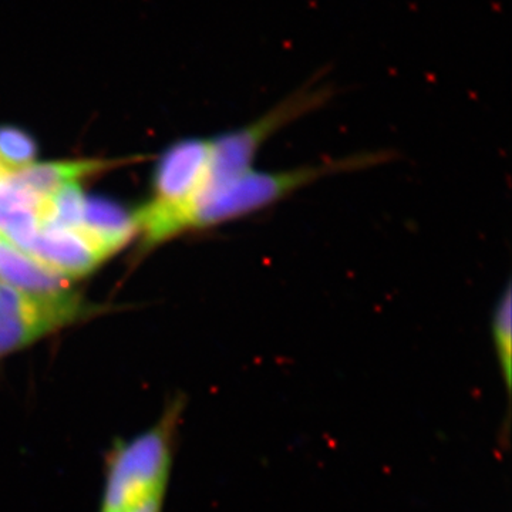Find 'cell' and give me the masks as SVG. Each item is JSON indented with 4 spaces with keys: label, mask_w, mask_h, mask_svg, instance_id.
Wrapping results in <instances>:
<instances>
[{
    "label": "cell",
    "mask_w": 512,
    "mask_h": 512,
    "mask_svg": "<svg viewBox=\"0 0 512 512\" xmlns=\"http://www.w3.org/2000/svg\"><path fill=\"white\" fill-rule=\"evenodd\" d=\"M512 293L511 285L505 286L501 298L495 303L493 318H491V332L495 355L500 365L501 376H503L505 389L511 392L512 382Z\"/></svg>",
    "instance_id": "9"
},
{
    "label": "cell",
    "mask_w": 512,
    "mask_h": 512,
    "mask_svg": "<svg viewBox=\"0 0 512 512\" xmlns=\"http://www.w3.org/2000/svg\"><path fill=\"white\" fill-rule=\"evenodd\" d=\"M185 410L187 397L175 394L156 423L111 444L97 512H164Z\"/></svg>",
    "instance_id": "1"
},
{
    "label": "cell",
    "mask_w": 512,
    "mask_h": 512,
    "mask_svg": "<svg viewBox=\"0 0 512 512\" xmlns=\"http://www.w3.org/2000/svg\"><path fill=\"white\" fill-rule=\"evenodd\" d=\"M0 178H2V175H0Z\"/></svg>",
    "instance_id": "11"
},
{
    "label": "cell",
    "mask_w": 512,
    "mask_h": 512,
    "mask_svg": "<svg viewBox=\"0 0 512 512\" xmlns=\"http://www.w3.org/2000/svg\"><path fill=\"white\" fill-rule=\"evenodd\" d=\"M79 231L111 255L124 247L137 229L133 215L123 205L92 195L84 198L83 227Z\"/></svg>",
    "instance_id": "6"
},
{
    "label": "cell",
    "mask_w": 512,
    "mask_h": 512,
    "mask_svg": "<svg viewBox=\"0 0 512 512\" xmlns=\"http://www.w3.org/2000/svg\"><path fill=\"white\" fill-rule=\"evenodd\" d=\"M96 312L97 308L87 305L72 292L45 298L0 284V360L30 348Z\"/></svg>",
    "instance_id": "3"
},
{
    "label": "cell",
    "mask_w": 512,
    "mask_h": 512,
    "mask_svg": "<svg viewBox=\"0 0 512 512\" xmlns=\"http://www.w3.org/2000/svg\"><path fill=\"white\" fill-rule=\"evenodd\" d=\"M84 195L79 184H70L47 198L42 227L79 231L83 227Z\"/></svg>",
    "instance_id": "8"
},
{
    "label": "cell",
    "mask_w": 512,
    "mask_h": 512,
    "mask_svg": "<svg viewBox=\"0 0 512 512\" xmlns=\"http://www.w3.org/2000/svg\"><path fill=\"white\" fill-rule=\"evenodd\" d=\"M36 156L35 138L22 128L0 126V175L2 178L30 167L35 163Z\"/></svg>",
    "instance_id": "10"
},
{
    "label": "cell",
    "mask_w": 512,
    "mask_h": 512,
    "mask_svg": "<svg viewBox=\"0 0 512 512\" xmlns=\"http://www.w3.org/2000/svg\"><path fill=\"white\" fill-rule=\"evenodd\" d=\"M389 160V151H367L292 170L259 171L251 168L225 183L202 188L185 210V231L241 220L278 204L320 178L345 171L365 170Z\"/></svg>",
    "instance_id": "2"
},
{
    "label": "cell",
    "mask_w": 512,
    "mask_h": 512,
    "mask_svg": "<svg viewBox=\"0 0 512 512\" xmlns=\"http://www.w3.org/2000/svg\"><path fill=\"white\" fill-rule=\"evenodd\" d=\"M25 252L69 281L92 274L110 256L82 231L52 227L40 228Z\"/></svg>",
    "instance_id": "5"
},
{
    "label": "cell",
    "mask_w": 512,
    "mask_h": 512,
    "mask_svg": "<svg viewBox=\"0 0 512 512\" xmlns=\"http://www.w3.org/2000/svg\"><path fill=\"white\" fill-rule=\"evenodd\" d=\"M211 143L204 138H187L173 144L161 156L154 171V198L148 204L174 218L178 234L181 218L207 180Z\"/></svg>",
    "instance_id": "4"
},
{
    "label": "cell",
    "mask_w": 512,
    "mask_h": 512,
    "mask_svg": "<svg viewBox=\"0 0 512 512\" xmlns=\"http://www.w3.org/2000/svg\"><path fill=\"white\" fill-rule=\"evenodd\" d=\"M119 164L121 163L107 160L57 161L32 164L8 177L13 183L46 200L66 185L79 184L82 178L109 170Z\"/></svg>",
    "instance_id": "7"
}]
</instances>
